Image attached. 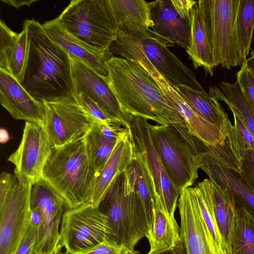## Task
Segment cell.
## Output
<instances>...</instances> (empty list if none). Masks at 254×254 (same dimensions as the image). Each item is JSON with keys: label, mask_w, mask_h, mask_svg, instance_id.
Here are the masks:
<instances>
[{"label": "cell", "mask_w": 254, "mask_h": 254, "mask_svg": "<svg viewBox=\"0 0 254 254\" xmlns=\"http://www.w3.org/2000/svg\"><path fill=\"white\" fill-rule=\"evenodd\" d=\"M23 25L27 33V50L19 83L35 99L51 102L76 95L69 55L46 34L34 19Z\"/></svg>", "instance_id": "obj_1"}, {"label": "cell", "mask_w": 254, "mask_h": 254, "mask_svg": "<svg viewBox=\"0 0 254 254\" xmlns=\"http://www.w3.org/2000/svg\"><path fill=\"white\" fill-rule=\"evenodd\" d=\"M106 67L110 87L129 122L131 117H138L159 125H186L155 79L137 62L114 56Z\"/></svg>", "instance_id": "obj_2"}, {"label": "cell", "mask_w": 254, "mask_h": 254, "mask_svg": "<svg viewBox=\"0 0 254 254\" xmlns=\"http://www.w3.org/2000/svg\"><path fill=\"white\" fill-rule=\"evenodd\" d=\"M167 47L170 45L150 28L124 20L116 30L108 51L140 65L151 64L173 86L182 85L204 90L193 71Z\"/></svg>", "instance_id": "obj_3"}, {"label": "cell", "mask_w": 254, "mask_h": 254, "mask_svg": "<svg viewBox=\"0 0 254 254\" xmlns=\"http://www.w3.org/2000/svg\"><path fill=\"white\" fill-rule=\"evenodd\" d=\"M85 136L52 146L43 172L42 178L64 200L66 209L90 202L94 192L98 174L90 163Z\"/></svg>", "instance_id": "obj_4"}, {"label": "cell", "mask_w": 254, "mask_h": 254, "mask_svg": "<svg viewBox=\"0 0 254 254\" xmlns=\"http://www.w3.org/2000/svg\"><path fill=\"white\" fill-rule=\"evenodd\" d=\"M154 147L174 186L181 194L198 178V157L205 144L186 125H150Z\"/></svg>", "instance_id": "obj_5"}, {"label": "cell", "mask_w": 254, "mask_h": 254, "mask_svg": "<svg viewBox=\"0 0 254 254\" xmlns=\"http://www.w3.org/2000/svg\"><path fill=\"white\" fill-rule=\"evenodd\" d=\"M99 209L107 217L113 240L131 252L146 237L148 225L141 200L126 171L112 184Z\"/></svg>", "instance_id": "obj_6"}, {"label": "cell", "mask_w": 254, "mask_h": 254, "mask_svg": "<svg viewBox=\"0 0 254 254\" xmlns=\"http://www.w3.org/2000/svg\"><path fill=\"white\" fill-rule=\"evenodd\" d=\"M65 30L95 48L108 51L116 37L108 0H73L58 17Z\"/></svg>", "instance_id": "obj_7"}, {"label": "cell", "mask_w": 254, "mask_h": 254, "mask_svg": "<svg viewBox=\"0 0 254 254\" xmlns=\"http://www.w3.org/2000/svg\"><path fill=\"white\" fill-rule=\"evenodd\" d=\"M108 239L114 241L112 232L99 208L89 202L64 211L60 227L62 249L74 254Z\"/></svg>", "instance_id": "obj_8"}, {"label": "cell", "mask_w": 254, "mask_h": 254, "mask_svg": "<svg viewBox=\"0 0 254 254\" xmlns=\"http://www.w3.org/2000/svg\"><path fill=\"white\" fill-rule=\"evenodd\" d=\"M30 207L31 221L38 230L37 254L62 250L60 227L65 204L42 178L32 185Z\"/></svg>", "instance_id": "obj_9"}, {"label": "cell", "mask_w": 254, "mask_h": 254, "mask_svg": "<svg viewBox=\"0 0 254 254\" xmlns=\"http://www.w3.org/2000/svg\"><path fill=\"white\" fill-rule=\"evenodd\" d=\"M240 0H209V20L215 66L230 69L245 62L239 44L237 16Z\"/></svg>", "instance_id": "obj_10"}, {"label": "cell", "mask_w": 254, "mask_h": 254, "mask_svg": "<svg viewBox=\"0 0 254 254\" xmlns=\"http://www.w3.org/2000/svg\"><path fill=\"white\" fill-rule=\"evenodd\" d=\"M32 184L16 176L13 186L0 199V254H14L31 220Z\"/></svg>", "instance_id": "obj_11"}, {"label": "cell", "mask_w": 254, "mask_h": 254, "mask_svg": "<svg viewBox=\"0 0 254 254\" xmlns=\"http://www.w3.org/2000/svg\"><path fill=\"white\" fill-rule=\"evenodd\" d=\"M150 123L138 117H131L130 130L137 148L142 154L149 175L155 203L162 205L169 215L175 217L180 193L171 182L152 142Z\"/></svg>", "instance_id": "obj_12"}, {"label": "cell", "mask_w": 254, "mask_h": 254, "mask_svg": "<svg viewBox=\"0 0 254 254\" xmlns=\"http://www.w3.org/2000/svg\"><path fill=\"white\" fill-rule=\"evenodd\" d=\"M44 103L43 129L52 146L64 145L83 137L97 125L74 97Z\"/></svg>", "instance_id": "obj_13"}, {"label": "cell", "mask_w": 254, "mask_h": 254, "mask_svg": "<svg viewBox=\"0 0 254 254\" xmlns=\"http://www.w3.org/2000/svg\"><path fill=\"white\" fill-rule=\"evenodd\" d=\"M52 148L43 128L25 122L20 143L7 160L14 165L15 175L33 185L42 178Z\"/></svg>", "instance_id": "obj_14"}, {"label": "cell", "mask_w": 254, "mask_h": 254, "mask_svg": "<svg viewBox=\"0 0 254 254\" xmlns=\"http://www.w3.org/2000/svg\"><path fill=\"white\" fill-rule=\"evenodd\" d=\"M178 206L180 239L187 254H226L215 243L200 211L193 187L183 190Z\"/></svg>", "instance_id": "obj_15"}, {"label": "cell", "mask_w": 254, "mask_h": 254, "mask_svg": "<svg viewBox=\"0 0 254 254\" xmlns=\"http://www.w3.org/2000/svg\"><path fill=\"white\" fill-rule=\"evenodd\" d=\"M69 57L76 94H85L109 117L130 129V122L123 113L107 77L98 74L75 58Z\"/></svg>", "instance_id": "obj_16"}, {"label": "cell", "mask_w": 254, "mask_h": 254, "mask_svg": "<svg viewBox=\"0 0 254 254\" xmlns=\"http://www.w3.org/2000/svg\"><path fill=\"white\" fill-rule=\"evenodd\" d=\"M155 79L184 119L190 132L205 145L217 147L222 144L229 130L212 124L197 114L159 72L152 66L145 70Z\"/></svg>", "instance_id": "obj_17"}, {"label": "cell", "mask_w": 254, "mask_h": 254, "mask_svg": "<svg viewBox=\"0 0 254 254\" xmlns=\"http://www.w3.org/2000/svg\"><path fill=\"white\" fill-rule=\"evenodd\" d=\"M0 102L15 119L44 127L46 111L44 102L32 97L11 74L0 70Z\"/></svg>", "instance_id": "obj_18"}, {"label": "cell", "mask_w": 254, "mask_h": 254, "mask_svg": "<svg viewBox=\"0 0 254 254\" xmlns=\"http://www.w3.org/2000/svg\"><path fill=\"white\" fill-rule=\"evenodd\" d=\"M190 45L186 52L194 68L213 75L215 65L209 20V0H199L191 12Z\"/></svg>", "instance_id": "obj_19"}, {"label": "cell", "mask_w": 254, "mask_h": 254, "mask_svg": "<svg viewBox=\"0 0 254 254\" xmlns=\"http://www.w3.org/2000/svg\"><path fill=\"white\" fill-rule=\"evenodd\" d=\"M48 37L69 56L85 64L98 74L107 77L106 62L114 56L108 51L91 47L68 33L58 17L42 24Z\"/></svg>", "instance_id": "obj_20"}, {"label": "cell", "mask_w": 254, "mask_h": 254, "mask_svg": "<svg viewBox=\"0 0 254 254\" xmlns=\"http://www.w3.org/2000/svg\"><path fill=\"white\" fill-rule=\"evenodd\" d=\"M153 31L170 46L178 44L186 50L190 45V18L180 16L171 0L150 2Z\"/></svg>", "instance_id": "obj_21"}, {"label": "cell", "mask_w": 254, "mask_h": 254, "mask_svg": "<svg viewBox=\"0 0 254 254\" xmlns=\"http://www.w3.org/2000/svg\"><path fill=\"white\" fill-rule=\"evenodd\" d=\"M135 149L129 129L118 140L110 156L98 174L90 201L95 207L99 208L114 181L126 171L134 157Z\"/></svg>", "instance_id": "obj_22"}, {"label": "cell", "mask_w": 254, "mask_h": 254, "mask_svg": "<svg viewBox=\"0 0 254 254\" xmlns=\"http://www.w3.org/2000/svg\"><path fill=\"white\" fill-rule=\"evenodd\" d=\"M150 245L147 254H159L171 251L180 238V228L175 217L161 206H154L153 215L146 236Z\"/></svg>", "instance_id": "obj_23"}, {"label": "cell", "mask_w": 254, "mask_h": 254, "mask_svg": "<svg viewBox=\"0 0 254 254\" xmlns=\"http://www.w3.org/2000/svg\"><path fill=\"white\" fill-rule=\"evenodd\" d=\"M173 87L197 114L208 122L227 129L232 126L211 87L208 93L182 85Z\"/></svg>", "instance_id": "obj_24"}, {"label": "cell", "mask_w": 254, "mask_h": 254, "mask_svg": "<svg viewBox=\"0 0 254 254\" xmlns=\"http://www.w3.org/2000/svg\"><path fill=\"white\" fill-rule=\"evenodd\" d=\"M198 168L209 179L227 188L234 195L236 204L244 207L254 220V190L235 172L225 167L207 163H200Z\"/></svg>", "instance_id": "obj_25"}, {"label": "cell", "mask_w": 254, "mask_h": 254, "mask_svg": "<svg viewBox=\"0 0 254 254\" xmlns=\"http://www.w3.org/2000/svg\"><path fill=\"white\" fill-rule=\"evenodd\" d=\"M218 100L225 103L245 124L254 137V110L244 96L236 81H222L218 86L211 87Z\"/></svg>", "instance_id": "obj_26"}, {"label": "cell", "mask_w": 254, "mask_h": 254, "mask_svg": "<svg viewBox=\"0 0 254 254\" xmlns=\"http://www.w3.org/2000/svg\"><path fill=\"white\" fill-rule=\"evenodd\" d=\"M193 189L202 216L215 243L226 254H233L231 248L222 235L217 225L210 180L205 179L198 182Z\"/></svg>", "instance_id": "obj_27"}, {"label": "cell", "mask_w": 254, "mask_h": 254, "mask_svg": "<svg viewBox=\"0 0 254 254\" xmlns=\"http://www.w3.org/2000/svg\"><path fill=\"white\" fill-rule=\"evenodd\" d=\"M126 171L141 200L149 227L153 215L155 198L143 156L136 146L134 157Z\"/></svg>", "instance_id": "obj_28"}, {"label": "cell", "mask_w": 254, "mask_h": 254, "mask_svg": "<svg viewBox=\"0 0 254 254\" xmlns=\"http://www.w3.org/2000/svg\"><path fill=\"white\" fill-rule=\"evenodd\" d=\"M211 181L213 191V201L215 217L219 230L231 248V232L235 218L237 206L235 196L227 188Z\"/></svg>", "instance_id": "obj_29"}, {"label": "cell", "mask_w": 254, "mask_h": 254, "mask_svg": "<svg viewBox=\"0 0 254 254\" xmlns=\"http://www.w3.org/2000/svg\"><path fill=\"white\" fill-rule=\"evenodd\" d=\"M112 18L118 29L124 20L146 28L153 26L150 2L144 0H108Z\"/></svg>", "instance_id": "obj_30"}, {"label": "cell", "mask_w": 254, "mask_h": 254, "mask_svg": "<svg viewBox=\"0 0 254 254\" xmlns=\"http://www.w3.org/2000/svg\"><path fill=\"white\" fill-rule=\"evenodd\" d=\"M236 205L230 236L232 253L254 254V220L244 207Z\"/></svg>", "instance_id": "obj_31"}, {"label": "cell", "mask_w": 254, "mask_h": 254, "mask_svg": "<svg viewBox=\"0 0 254 254\" xmlns=\"http://www.w3.org/2000/svg\"><path fill=\"white\" fill-rule=\"evenodd\" d=\"M85 141L90 163L98 174L110 156L116 143L107 141L102 136L97 124L86 134Z\"/></svg>", "instance_id": "obj_32"}, {"label": "cell", "mask_w": 254, "mask_h": 254, "mask_svg": "<svg viewBox=\"0 0 254 254\" xmlns=\"http://www.w3.org/2000/svg\"><path fill=\"white\" fill-rule=\"evenodd\" d=\"M254 28V0H240L237 16V31L245 62L249 55Z\"/></svg>", "instance_id": "obj_33"}, {"label": "cell", "mask_w": 254, "mask_h": 254, "mask_svg": "<svg viewBox=\"0 0 254 254\" xmlns=\"http://www.w3.org/2000/svg\"><path fill=\"white\" fill-rule=\"evenodd\" d=\"M27 50V33L24 25L14 44L10 49L6 59V72L19 82L21 79Z\"/></svg>", "instance_id": "obj_34"}, {"label": "cell", "mask_w": 254, "mask_h": 254, "mask_svg": "<svg viewBox=\"0 0 254 254\" xmlns=\"http://www.w3.org/2000/svg\"><path fill=\"white\" fill-rule=\"evenodd\" d=\"M236 76L241 91L254 110V60L251 57L244 62Z\"/></svg>", "instance_id": "obj_35"}, {"label": "cell", "mask_w": 254, "mask_h": 254, "mask_svg": "<svg viewBox=\"0 0 254 254\" xmlns=\"http://www.w3.org/2000/svg\"><path fill=\"white\" fill-rule=\"evenodd\" d=\"M74 98L77 103L91 116L97 125H122L109 117L95 102L85 94L80 93L76 94Z\"/></svg>", "instance_id": "obj_36"}, {"label": "cell", "mask_w": 254, "mask_h": 254, "mask_svg": "<svg viewBox=\"0 0 254 254\" xmlns=\"http://www.w3.org/2000/svg\"><path fill=\"white\" fill-rule=\"evenodd\" d=\"M18 33L9 29L2 21L0 22V70L6 71L7 54L17 40Z\"/></svg>", "instance_id": "obj_37"}, {"label": "cell", "mask_w": 254, "mask_h": 254, "mask_svg": "<svg viewBox=\"0 0 254 254\" xmlns=\"http://www.w3.org/2000/svg\"><path fill=\"white\" fill-rule=\"evenodd\" d=\"M37 227L31 221L14 254H37Z\"/></svg>", "instance_id": "obj_38"}, {"label": "cell", "mask_w": 254, "mask_h": 254, "mask_svg": "<svg viewBox=\"0 0 254 254\" xmlns=\"http://www.w3.org/2000/svg\"><path fill=\"white\" fill-rule=\"evenodd\" d=\"M133 252L125 246L108 239L90 249L74 254H132Z\"/></svg>", "instance_id": "obj_39"}, {"label": "cell", "mask_w": 254, "mask_h": 254, "mask_svg": "<svg viewBox=\"0 0 254 254\" xmlns=\"http://www.w3.org/2000/svg\"><path fill=\"white\" fill-rule=\"evenodd\" d=\"M238 176L254 190V150L247 149L245 151L242 172Z\"/></svg>", "instance_id": "obj_40"}, {"label": "cell", "mask_w": 254, "mask_h": 254, "mask_svg": "<svg viewBox=\"0 0 254 254\" xmlns=\"http://www.w3.org/2000/svg\"><path fill=\"white\" fill-rule=\"evenodd\" d=\"M234 125L237 128L240 138L246 149L254 150V137L239 118L234 113Z\"/></svg>", "instance_id": "obj_41"}, {"label": "cell", "mask_w": 254, "mask_h": 254, "mask_svg": "<svg viewBox=\"0 0 254 254\" xmlns=\"http://www.w3.org/2000/svg\"><path fill=\"white\" fill-rule=\"evenodd\" d=\"M178 14L184 18H190L191 12L197 1L193 0H171Z\"/></svg>", "instance_id": "obj_42"}, {"label": "cell", "mask_w": 254, "mask_h": 254, "mask_svg": "<svg viewBox=\"0 0 254 254\" xmlns=\"http://www.w3.org/2000/svg\"><path fill=\"white\" fill-rule=\"evenodd\" d=\"M36 1L37 0H1V2H4L7 4L12 6L16 8H19V7L23 5L29 6L32 3L36 2Z\"/></svg>", "instance_id": "obj_43"}, {"label": "cell", "mask_w": 254, "mask_h": 254, "mask_svg": "<svg viewBox=\"0 0 254 254\" xmlns=\"http://www.w3.org/2000/svg\"><path fill=\"white\" fill-rule=\"evenodd\" d=\"M172 254H187L185 247L182 240L180 238V240L171 250Z\"/></svg>", "instance_id": "obj_44"}, {"label": "cell", "mask_w": 254, "mask_h": 254, "mask_svg": "<svg viewBox=\"0 0 254 254\" xmlns=\"http://www.w3.org/2000/svg\"><path fill=\"white\" fill-rule=\"evenodd\" d=\"M10 138V136L8 131L4 128H1L0 129V142L2 144L5 143Z\"/></svg>", "instance_id": "obj_45"}, {"label": "cell", "mask_w": 254, "mask_h": 254, "mask_svg": "<svg viewBox=\"0 0 254 254\" xmlns=\"http://www.w3.org/2000/svg\"><path fill=\"white\" fill-rule=\"evenodd\" d=\"M55 254H73L69 253L68 252H67L66 251H65L64 252H63L62 250H60V251H58Z\"/></svg>", "instance_id": "obj_46"}, {"label": "cell", "mask_w": 254, "mask_h": 254, "mask_svg": "<svg viewBox=\"0 0 254 254\" xmlns=\"http://www.w3.org/2000/svg\"><path fill=\"white\" fill-rule=\"evenodd\" d=\"M159 254H172V253H171V251H167L165 252H163V253H160Z\"/></svg>", "instance_id": "obj_47"}, {"label": "cell", "mask_w": 254, "mask_h": 254, "mask_svg": "<svg viewBox=\"0 0 254 254\" xmlns=\"http://www.w3.org/2000/svg\"><path fill=\"white\" fill-rule=\"evenodd\" d=\"M251 57L254 60V49L251 53Z\"/></svg>", "instance_id": "obj_48"}, {"label": "cell", "mask_w": 254, "mask_h": 254, "mask_svg": "<svg viewBox=\"0 0 254 254\" xmlns=\"http://www.w3.org/2000/svg\"><path fill=\"white\" fill-rule=\"evenodd\" d=\"M132 254H137V253L136 252H133V253Z\"/></svg>", "instance_id": "obj_49"}]
</instances>
